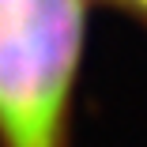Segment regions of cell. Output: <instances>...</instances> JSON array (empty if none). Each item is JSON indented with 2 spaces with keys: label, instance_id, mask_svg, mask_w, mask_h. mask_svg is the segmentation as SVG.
Listing matches in <instances>:
<instances>
[{
  "label": "cell",
  "instance_id": "7a4b0ae2",
  "mask_svg": "<svg viewBox=\"0 0 147 147\" xmlns=\"http://www.w3.org/2000/svg\"><path fill=\"white\" fill-rule=\"evenodd\" d=\"M132 4H140V8H147V0H132Z\"/></svg>",
  "mask_w": 147,
  "mask_h": 147
},
{
  "label": "cell",
  "instance_id": "6da1fadb",
  "mask_svg": "<svg viewBox=\"0 0 147 147\" xmlns=\"http://www.w3.org/2000/svg\"><path fill=\"white\" fill-rule=\"evenodd\" d=\"M83 0H0V147H72Z\"/></svg>",
  "mask_w": 147,
  "mask_h": 147
}]
</instances>
